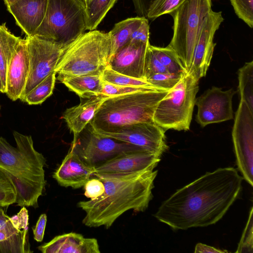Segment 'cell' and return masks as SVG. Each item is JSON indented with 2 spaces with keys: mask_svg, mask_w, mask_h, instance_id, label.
<instances>
[{
  "mask_svg": "<svg viewBox=\"0 0 253 253\" xmlns=\"http://www.w3.org/2000/svg\"><path fill=\"white\" fill-rule=\"evenodd\" d=\"M154 54L164 65L168 73L183 75L186 73L180 60L169 47H158L149 45Z\"/></svg>",
  "mask_w": 253,
  "mask_h": 253,
  "instance_id": "f1b7e54d",
  "label": "cell"
},
{
  "mask_svg": "<svg viewBox=\"0 0 253 253\" xmlns=\"http://www.w3.org/2000/svg\"><path fill=\"white\" fill-rule=\"evenodd\" d=\"M111 49L109 32H85L64 49L55 69L57 79L61 82L78 76L101 75L108 66Z\"/></svg>",
  "mask_w": 253,
  "mask_h": 253,
  "instance_id": "5b68a950",
  "label": "cell"
},
{
  "mask_svg": "<svg viewBox=\"0 0 253 253\" xmlns=\"http://www.w3.org/2000/svg\"><path fill=\"white\" fill-rule=\"evenodd\" d=\"M16 203L14 189L3 172L0 170V206L7 208Z\"/></svg>",
  "mask_w": 253,
  "mask_h": 253,
  "instance_id": "836d02e7",
  "label": "cell"
},
{
  "mask_svg": "<svg viewBox=\"0 0 253 253\" xmlns=\"http://www.w3.org/2000/svg\"><path fill=\"white\" fill-rule=\"evenodd\" d=\"M101 77L104 82L114 84L148 87L161 90L153 86L146 80L135 79L118 73L107 67L103 71Z\"/></svg>",
  "mask_w": 253,
  "mask_h": 253,
  "instance_id": "f546056e",
  "label": "cell"
},
{
  "mask_svg": "<svg viewBox=\"0 0 253 253\" xmlns=\"http://www.w3.org/2000/svg\"><path fill=\"white\" fill-rule=\"evenodd\" d=\"M211 0H184L170 14L173 35L168 45L176 54L186 73L193 62L195 48L209 15Z\"/></svg>",
  "mask_w": 253,
  "mask_h": 253,
  "instance_id": "52a82bcc",
  "label": "cell"
},
{
  "mask_svg": "<svg viewBox=\"0 0 253 253\" xmlns=\"http://www.w3.org/2000/svg\"><path fill=\"white\" fill-rule=\"evenodd\" d=\"M149 44L130 40L110 58L107 67L118 73L146 80L145 57Z\"/></svg>",
  "mask_w": 253,
  "mask_h": 253,
  "instance_id": "e0dca14e",
  "label": "cell"
},
{
  "mask_svg": "<svg viewBox=\"0 0 253 253\" xmlns=\"http://www.w3.org/2000/svg\"><path fill=\"white\" fill-rule=\"evenodd\" d=\"M198 90L199 80L190 73L184 74L158 103L153 115L154 123L165 130H188Z\"/></svg>",
  "mask_w": 253,
  "mask_h": 253,
  "instance_id": "ba28073f",
  "label": "cell"
},
{
  "mask_svg": "<svg viewBox=\"0 0 253 253\" xmlns=\"http://www.w3.org/2000/svg\"><path fill=\"white\" fill-rule=\"evenodd\" d=\"M56 74L52 72L20 100L29 105L42 104L53 93Z\"/></svg>",
  "mask_w": 253,
  "mask_h": 253,
  "instance_id": "83f0119b",
  "label": "cell"
},
{
  "mask_svg": "<svg viewBox=\"0 0 253 253\" xmlns=\"http://www.w3.org/2000/svg\"><path fill=\"white\" fill-rule=\"evenodd\" d=\"M94 170L70 149L52 176L60 186L77 189L83 187L93 176Z\"/></svg>",
  "mask_w": 253,
  "mask_h": 253,
  "instance_id": "ffe728a7",
  "label": "cell"
},
{
  "mask_svg": "<svg viewBox=\"0 0 253 253\" xmlns=\"http://www.w3.org/2000/svg\"><path fill=\"white\" fill-rule=\"evenodd\" d=\"M238 169L253 186V112L241 101L235 113L232 132Z\"/></svg>",
  "mask_w": 253,
  "mask_h": 253,
  "instance_id": "30bf717a",
  "label": "cell"
},
{
  "mask_svg": "<svg viewBox=\"0 0 253 253\" xmlns=\"http://www.w3.org/2000/svg\"><path fill=\"white\" fill-rule=\"evenodd\" d=\"M236 92L232 88L223 91L215 86L207 90L196 100L197 123L204 127L233 119L232 99Z\"/></svg>",
  "mask_w": 253,
  "mask_h": 253,
  "instance_id": "5bb4252c",
  "label": "cell"
},
{
  "mask_svg": "<svg viewBox=\"0 0 253 253\" xmlns=\"http://www.w3.org/2000/svg\"><path fill=\"white\" fill-rule=\"evenodd\" d=\"M223 20L221 11L212 10L204 24L188 72L198 80L205 77L207 74L216 44L213 42L214 36Z\"/></svg>",
  "mask_w": 253,
  "mask_h": 253,
  "instance_id": "2e32d148",
  "label": "cell"
},
{
  "mask_svg": "<svg viewBox=\"0 0 253 253\" xmlns=\"http://www.w3.org/2000/svg\"><path fill=\"white\" fill-rule=\"evenodd\" d=\"M0 206V253H29V214L26 207L11 217Z\"/></svg>",
  "mask_w": 253,
  "mask_h": 253,
  "instance_id": "4fadbf2b",
  "label": "cell"
},
{
  "mask_svg": "<svg viewBox=\"0 0 253 253\" xmlns=\"http://www.w3.org/2000/svg\"><path fill=\"white\" fill-rule=\"evenodd\" d=\"M70 149L94 169L124 153L144 151L131 144L97 134L89 128L87 133L73 138Z\"/></svg>",
  "mask_w": 253,
  "mask_h": 253,
  "instance_id": "9c48e42d",
  "label": "cell"
},
{
  "mask_svg": "<svg viewBox=\"0 0 253 253\" xmlns=\"http://www.w3.org/2000/svg\"><path fill=\"white\" fill-rule=\"evenodd\" d=\"M144 18L139 16L129 18L115 24L109 32L111 41L110 58L130 41L131 34L140 25Z\"/></svg>",
  "mask_w": 253,
  "mask_h": 253,
  "instance_id": "d4e9b609",
  "label": "cell"
},
{
  "mask_svg": "<svg viewBox=\"0 0 253 253\" xmlns=\"http://www.w3.org/2000/svg\"></svg>",
  "mask_w": 253,
  "mask_h": 253,
  "instance_id": "bcb514c9",
  "label": "cell"
},
{
  "mask_svg": "<svg viewBox=\"0 0 253 253\" xmlns=\"http://www.w3.org/2000/svg\"><path fill=\"white\" fill-rule=\"evenodd\" d=\"M86 30L87 17L83 0H48L44 17L34 35L65 49Z\"/></svg>",
  "mask_w": 253,
  "mask_h": 253,
  "instance_id": "8992f818",
  "label": "cell"
},
{
  "mask_svg": "<svg viewBox=\"0 0 253 253\" xmlns=\"http://www.w3.org/2000/svg\"><path fill=\"white\" fill-rule=\"evenodd\" d=\"M84 196L90 200H95L101 196L105 191V187L102 181L97 177L93 176L83 186Z\"/></svg>",
  "mask_w": 253,
  "mask_h": 253,
  "instance_id": "74e56055",
  "label": "cell"
},
{
  "mask_svg": "<svg viewBox=\"0 0 253 253\" xmlns=\"http://www.w3.org/2000/svg\"><path fill=\"white\" fill-rule=\"evenodd\" d=\"M149 34L148 19L145 18L140 25L131 34L130 40L149 43Z\"/></svg>",
  "mask_w": 253,
  "mask_h": 253,
  "instance_id": "ab89813d",
  "label": "cell"
},
{
  "mask_svg": "<svg viewBox=\"0 0 253 253\" xmlns=\"http://www.w3.org/2000/svg\"><path fill=\"white\" fill-rule=\"evenodd\" d=\"M243 180L233 167L206 172L163 202L154 216L174 230L214 224L239 197Z\"/></svg>",
  "mask_w": 253,
  "mask_h": 253,
  "instance_id": "6da1fadb",
  "label": "cell"
},
{
  "mask_svg": "<svg viewBox=\"0 0 253 253\" xmlns=\"http://www.w3.org/2000/svg\"><path fill=\"white\" fill-rule=\"evenodd\" d=\"M117 0H90L85 5L87 30H95Z\"/></svg>",
  "mask_w": 253,
  "mask_h": 253,
  "instance_id": "484cf974",
  "label": "cell"
},
{
  "mask_svg": "<svg viewBox=\"0 0 253 253\" xmlns=\"http://www.w3.org/2000/svg\"><path fill=\"white\" fill-rule=\"evenodd\" d=\"M157 170L126 175L97 177L103 183L104 193L95 200L80 201L77 206L85 212L82 223L89 227L109 228L127 211H144L153 197ZM97 177V176H96Z\"/></svg>",
  "mask_w": 253,
  "mask_h": 253,
  "instance_id": "7a4b0ae2",
  "label": "cell"
},
{
  "mask_svg": "<svg viewBox=\"0 0 253 253\" xmlns=\"http://www.w3.org/2000/svg\"><path fill=\"white\" fill-rule=\"evenodd\" d=\"M109 96L100 94L86 99L78 105L67 109L62 117L76 138L94 117L103 101Z\"/></svg>",
  "mask_w": 253,
  "mask_h": 253,
  "instance_id": "7402d4cb",
  "label": "cell"
},
{
  "mask_svg": "<svg viewBox=\"0 0 253 253\" xmlns=\"http://www.w3.org/2000/svg\"><path fill=\"white\" fill-rule=\"evenodd\" d=\"M43 253H100L97 240L70 232L55 236L38 247Z\"/></svg>",
  "mask_w": 253,
  "mask_h": 253,
  "instance_id": "44dd1931",
  "label": "cell"
},
{
  "mask_svg": "<svg viewBox=\"0 0 253 253\" xmlns=\"http://www.w3.org/2000/svg\"><path fill=\"white\" fill-rule=\"evenodd\" d=\"M16 0H3L6 6L9 5Z\"/></svg>",
  "mask_w": 253,
  "mask_h": 253,
  "instance_id": "7bdbcfd3",
  "label": "cell"
},
{
  "mask_svg": "<svg viewBox=\"0 0 253 253\" xmlns=\"http://www.w3.org/2000/svg\"><path fill=\"white\" fill-rule=\"evenodd\" d=\"M20 39L8 30L5 23L0 25V92L2 93H6L8 66Z\"/></svg>",
  "mask_w": 253,
  "mask_h": 253,
  "instance_id": "603a6c76",
  "label": "cell"
},
{
  "mask_svg": "<svg viewBox=\"0 0 253 253\" xmlns=\"http://www.w3.org/2000/svg\"><path fill=\"white\" fill-rule=\"evenodd\" d=\"M46 222V214L42 213L39 217L36 225L33 228L34 238L38 242H41L43 239Z\"/></svg>",
  "mask_w": 253,
  "mask_h": 253,
  "instance_id": "60d3db41",
  "label": "cell"
},
{
  "mask_svg": "<svg viewBox=\"0 0 253 253\" xmlns=\"http://www.w3.org/2000/svg\"><path fill=\"white\" fill-rule=\"evenodd\" d=\"M161 0H132L139 17L147 18L148 15Z\"/></svg>",
  "mask_w": 253,
  "mask_h": 253,
  "instance_id": "f35d334b",
  "label": "cell"
},
{
  "mask_svg": "<svg viewBox=\"0 0 253 253\" xmlns=\"http://www.w3.org/2000/svg\"><path fill=\"white\" fill-rule=\"evenodd\" d=\"M238 17L251 28L253 27V0H230Z\"/></svg>",
  "mask_w": 253,
  "mask_h": 253,
  "instance_id": "1f68e13d",
  "label": "cell"
},
{
  "mask_svg": "<svg viewBox=\"0 0 253 253\" xmlns=\"http://www.w3.org/2000/svg\"><path fill=\"white\" fill-rule=\"evenodd\" d=\"M165 131L154 122H140L123 126L112 132L98 134L131 144L161 157L169 148Z\"/></svg>",
  "mask_w": 253,
  "mask_h": 253,
  "instance_id": "7c38bea8",
  "label": "cell"
},
{
  "mask_svg": "<svg viewBox=\"0 0 253 253\" xmlns=\"http://www.w3.org/2000/svg\"><path fill=\"white\" fill-rule=\"evenodd\" d=\"M13 135L16 147L0 137V170L14 189L17 205L36 208L46 183V159L34 148L31 136L16 131Z\"/></svg>",
  "mask_w": 253,
  "mask_h": 253,
  "instance_id": "3957f363",
  "label": "cell"
},
{
  "mask_svg": "<svg viewBox=\"0 0 253 253\" xmlns=\"http://www.w3.org/2000/svg\"><path fill=\"white\" fill-rule=\"evenodd\" d=\"M30 71L20 99L32 90L55 69L64 49L48 40L34 35L26 38Z\"/></svg>",
  "mask_w": 253,
  "mask_h": 253,
  "instance_id": "8fae6325",
  "label": "cell"
},
{
  "mask_svg": "<svg viewBox=\"0 0 253 253\" xmlns=\"http://www.w3.org/2000/svg\"><path fill=\"white\" fill-rule=\"evenodd\" d=\"M184 0H161L150 12L147 19L153 20L166 14H170Z\"/></svg>",
  "mask_w": 253,
  "mask_h": 253,
  "instance_id": "8d00e7d4",
  "label": "cell"
},
{
  "mask_svg": "<svg viewBox=\"0 0 253 253\" xmlns=\"http://www.w3.org/2000/svg\"></svg>",
  "mask_w": 253,
  "mask_h": 253,
  "instance_id": "f6af8a7d",
  "label": "cell"
},
{
  "mask_svg": "<svg viewBox=\"0 0 253 253\" xmlns=\"http://www.w3.org/2000/svg\"><path fill=\"white\" fill-rule=\"evenodd\" d=\"M83 0L85 3V5H86L87 3H88L89 2V1L90 0Z\"/></svg>",
  "mask_w": 253,
  "mask_h": 253,
  "instance_id": "ee69618b",
  "label": "cell"
},
{
  "mask_svg": "<svg viewBox=\"0 0 253 253\" xmlns=\"http://www.w3.org/2000/svg\"><path fill=\"white\" fill-rule=\"evenodd\" d=\"M48 0H16L6 6L27 36H34L44 17Z\"/></svg>",
  "mask_w": 253,
  "mask_h": 253,
  "instance_id": "d6986e66",
  "label": "cell"
},
{
  "mask_svg": "<svg viewBox=\"0 0 253 253\" xmlns=\"http://www.w3.org/2000/svg\"><path fill=\"white\" fill-rule=\"evenodd\" d=\"M161 157L145 151L124 153L96 168L94 176L108 177L126 175L153 170Z\"/></svg>",
  "mask_w": 253,
  "mask_h": 253,
  "instance_id": "9a60e30c",
  "label": "cell"
},
{
  "mask_svg": "<svg viewBox=\"0 0 253 253\" xmlns=\"http://www.w3.org/2000/svg\"><path fill=\"white\" fill-rule=\"evenodd\" d=\"M238 74L240 100L253 112V61L246 62L239 69Z\"/></svg>",
  "mask_w": 253,
  "mask_h": 253,
  "instance_id": "4316f807",
  "label": "cell"
},
{
  "mask_svg": "<svg viewBox=\"0 0 253 253\" xmlns=\"http://www.w3.org/2000/svg\"><path fill=\"white\" fill-rule=\"evenodd\" d=\"M183 75L167 72L159 73L150 77L146 81L158 89L169 91L179 82Z\"/></svg>",
  "mask_w": 253,
  "mask_h": 253,
  "instance_id": "4dcf8cb0",
  "label": "cell"
},
{
  "mask_svg": "<svg viewBox=\"0 0 253 253\" xmlns=\"http://www.w3.org/2000/svg\"><path fill=\"white\" fill-rule=\"evenodd\" d=\"M168 91H140L108 97L88 124L97 134L112 132L130 124L153 121L155 110Z\"/></svg>",
  "mask_w": 253,
  "mask_h": 253,
  "instance_id": "277c9868",
  "label": "cell"
},
{
  "mask_svg": "<svg viewBox=\"0 0 253 253\" xmlns=\"http://www.w3.org/2000/svg\"><path fill=\"white\" fill-rule=\"evenodd\" d=\"M153 90H162L144 87L119 85L112 84L103 81V90L101 94L110 97L136 92Z\"/></svg>",
  "mask_w": 253,
  "mask_h": 253,
  "instance_id": "d6a6232c",
  "label": "cell"
},
{
  "mask_svg": "<svg viewBox=\"0 0 253 253\" xmlns=\"http://www.w3.org/2000/svg\"><path fill=\"white\" fill-rule=\"evenodd\" d=\"M149 45L150 44L147 48L145 57L144 77L146 81L155 74L167 72L166 69L154 54Z\"/></svg>",
  "mask_w": 253,
  "mask_h": 253,
  "instance_id": "e575fe53",
  "label": "cell"
},
{
  "mask_svg": "<svg viewBox=\"0 0 253 253\" xmlns=\"http://www.w3.org/2000/svg\"><path fill=\"white\" fill-rule=\"evenodd\" d=\"M29 71L27 40L21 38L7 70L5 94L11 100L20 99L25 87Z\"/></svg>",
  "mask_w": 253,
  "mask_h": 253,
  "instance_id": "ac0fdd59",
  "label": "cell"
},
{
  "mask_svg": "<svg viewBox=\"0 0 253 253\" xmlns=\"http://www.w3.org/2000/svg\"><path fill=\"white\" fill-rule=\"evenodd\" d=\"M61 83L84 99L101 94L103 90V80L100 75L75 76L65 79Z\"/></svg>",
  "mask_w": 253,
  "mask_h": 253,
  "instance_id": "cb8c5ba5",
  "label": "cell"
},
{
  "mask_svg": "<svg viewBox=\"0 0 253 253\" xmlns=\"http://www.w3.org/2000/svg\"><path fill=\"white\" fill-rule=\"evenodd\" d=\"M227 252V251H222L219 249H217L214 247L208 246L207 245H205L202 243H198L195 248L194 253H224Z\"/></svg>",
  "mask_w": 253,
  "mask_h": 253,
  "instance_id": "b9f144b4",
  "label": "cell"
},
{
  "mask_svg": "<svg viewBox=\"0 0 253 253\" xmlns=\"http://www.w3.org/2000/svg\"><path fill=\"white\" fill-rule=\"evenodd\" d=\"M253 208H252L246 226L238 245L237 253H253Z\"/></svg>",
  "mask_w": 253,
  "mask_h": 253,
  "instance_id": "d590c367",
  "label": "cell"
}]
</instances>
